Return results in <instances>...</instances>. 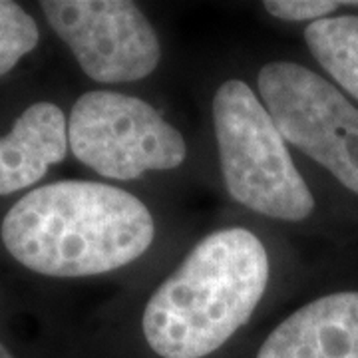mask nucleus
I'll return each instance as SVG.
<instances>
[{
    "mask_svg": "<svg viewBox=\"0 0 358 358\" xmlns=\"http://www.w3.org/2000/svg\"><path fill=\"white\" fill-rule=\"evenodd\" d=\"M0 358H14L13 355L8 352V348L2 345V343H0Z\"/></svg>",
    "mask_w": 358,
    "mask_h": 358,
    "instance_id": "12",
    "label": "nucleus"
},
{
    "mask_svg": "<svg viewBox=\"0 0 358 358\" xmlns=\"http://www.w3.org/2000/svg\"><path fill=\"white\" fill-rule=\"evenodd\" d=\"M213 126L223 179L235 201L281 221H303L313 213L315 197L294 167L285 138L245 82L229 80L219 86Z\"/></svg>",
    "mask_w": 358,
    "mask_h": 358,
    "instance_id": "3",
    "label": "nucleus"
},
{
    "mask_svg": "<svg viewBox=\"0 0 358 358\" xmlns=\"http://www.w3.org/2000/svg\"><path fill=\"white\" fill-rule=\"evenodd\" d=\"M40 8L86 76L100 84L136 82L159 64L157 34L136 2L46 0Z\"/></svg>",
    "mask_w": 358,
    "mask_h": 358,
    "instance_id": "6",
    "label": "nucleus"
},
{
    "mask_svg": "<svg viewBox=\"0 0 358 358\" xmlns=\"http://www.w3.org/2000/svg\"><path fill=\"white\" fill-rule=\"evenodd\" d=\"M257 358H358V293L327 294L294 310Z\"/></svg>",
    "mask_w": 358,
    "mask_h": 358,
    "instance_id": "7",
    "label": "nucleus"
},
{
    "mask_svg": "<svg viewBox=\"0 0 358 358\" xmlns=\"http://www.w3.org/2000/svg\"><path fill=\"white\" fill-rule=\"evenodd\" d=\"M68 145L84 166L117 181L176 169L187 155L183 136L154 106L108 90L78 98L68 117Z\"/></svg>",
    "mask_w": 358,
    "mask_h": 358,
    "instance_id": "4",
    "label": "nucleus"
},
{
    "mask_svg": "<svg viewBox=\"0 0 358 358\" xmlns=\"http://www.w3.org/2000/svg\"><path fill=\"white\" fill-rule=\"evenodd\" d=\"M64 112L50 102L28 106L8 136L0 138V195L34 185L68 154Z\"/></svg>",
    "mask_w": 358,
    "mask_h": 358,
    "instance_id": "8",
    "label": "nucleus"
},
{
    "mask_svg": "<svg viewBox=\"0 0 358 358\" xmlns=\"http://www.w3.org/2000/svg\"><path fill=\"white\" fill-rule=\"evenodd\" d=\"M257 86L285 141L358 193L357 106L317 72L294 62L263 66Z\"/></svg>",
    "mask_w": 358,
    "mask_h": 358,
    "instance_id": "5",
    "label": "nucleus"
},
{
    "mask_svg": "<svg viewBox=\"0 0 358 358\" xmlns=\"http://www.w3.org/2000/svg\"><path fill=\"white\" fill-rule=\"evenodd\" d=\"M150 209L131 193L96 181H58L26 193L2 219L6 251L46 277L110 273L154 241Z\"/></svg>",
    "mask_w": 358,
    "mask_h": 358,
    "instance_id": "1",
    "label": "nucleus"
},
{
    "mask_svg": "<svg viewBox=\"0 0 358 358\" xmlns=\"http://www.w3.org/2000/svg\"><path fill=\"white\" fill-rule=\"evenodd\" d=\"M305 42L334 82L358 100V16H333L310 22Z\"/></svg>",
    "mask_w": 358,
    "mask_h": 358,
    "instance_id": "9",
    "label": "nucleus"
},
{
    "mask_svg": "<svg viewBox=\"0 0 358 358\" xmlns=\"http://www.w3.org/2000/svg\"><path fill=\"white\" fill-rule=\"evenodd\" d=\"M341 6H358V2H336V0H267L265 10L275 18L291 20V22H317L327 18Z\"/></svg>",
    "mask_w": 358,
    "mask_h": 358,
    "instance_id": "11",
    "label": "nucleus"
},
{
    "mask_svg": "<svg viewBox=\"0 0 358 358\" xmlns=\"http://www.w3.org/2000/svg\"><path fill=\"white\" fill-rule=\"evenodd\" d=\"M268 282L267 249L251 231L207 235L157 287L143 336L157 357L203 358L251 319Z\"/></svg>",
    "mask_w": 358,
    "mask_h": 358,
    "instance_id": "2",
    "label": "nucleus"
},
{
    "mask_svg": "<svg viewBox=\"0 0 358 358\" xmlns=\"http://www.w3.org/2000/svg\"><path fill=\"white\" fill-rule=\"evenodd\" d=\"M40 32L34 18L10 0H0V76L8 74L20 58L38 44Z\"/></svg>",
    "mask_w": 358,
    "mask_h": 358,
    "instance_id": "10",
    "label": "nucleus"
}]
</instances>
